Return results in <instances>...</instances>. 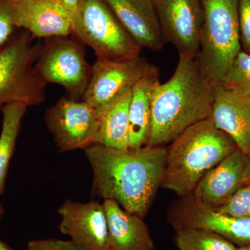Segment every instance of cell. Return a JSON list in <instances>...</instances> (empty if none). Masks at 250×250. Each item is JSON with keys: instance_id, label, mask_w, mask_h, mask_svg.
<instances>
[{"instance_id": "obj_1", "label": "cell", "mask_w": 250, "mask_h": 250, "mask_svg": "<svg viewBox=\"0 0 250 250\" xmlns=\"http://www.w3.org/2000/svg\"><path fill=\"white\" fill-rule=\"evenodd\" d=\"M84 152L93 170V193L144 218L161 187L167 148L116 149L95 143Z\"/></svg>"}, {"instance_id": "obj_2", "label": "cell", "mask_w": 250, "mask_h": 250, "mask_svg": "<svg viewBox=\"0 0 250 250\" xmlns=\"http://www.w3.org/2000/svg\"><path fill=\"white\" fill-rule=\"evenodd\" d=\"M214 88L197 58L179 56L170 80L158 82L153 90L152 129L147 146L171 143L188 128L209 119Z\"/></svg>"}, {"instance_id": "obj_3", "label": "cell", "mask_w": 250, "mask_h": 250, "mask_svg": "<svg viewBox=\"0 0 250 250\" xmlns=\"http://www.w3.org/2000/svg\"><path fill=\"white\" fill-rule=\"evenodd\" d=\"M238 149L226 133L211 120L192 125L167 148L161 187L186 197L208 171Z\"/></svg>"}, {"instance_id": "obj_4", "label": "cell", "mask_w": 250, "mask_h": 250, "mask_svg": "<svg viewBox=\"0 0 250 250\" xmlns=\"http://www.w3.org/2000/svg\"><path fill=\"white\" fill-rule=\"evenodd\" d=\"M240 0H202L204 23L197 60L213 84L226 75L241 50L238 8Z\"/></svg>"}, {"instance_id": "obj_5", "label": "cell", "mask_w": 250, "mask_h": 250, "mask_svg": "<svg viewBox=\"0 0 250 250\" xmlns=\"http://www.w3.org/2000/svg\"><path fill=\"white\" fill-rule=\"evenodd\" d=\"M71 35L93 49L98 59L129 60L142 50L104 0H79L71 14Z\"/></svg>"}, {"instance_id": "obj_6", "label": "cell", "mask_w": 250, "mask_h": 250, "mask_svg": "<svg viewBox=\"0 0 250 250\" xmlns=\"http://www.w3.org/2000/svg\"><path fill=\"white\" fill-rule=\"evenodd\" d=\"M41 45L22 29L0 47V108L16 103L38 106L45 101L46 84L35 70Z\"/></svg>"}, {"instance_id": "obj_7", "label": "cell", "mask_w": 250, "mask_h": 250, "mask_svg": "<svg viewBox=\"0 0 250 250\" xmlns=\"http://www.w3.org/2000/svg\"><path fill=\"white\" fill-rule=\"evenodd\" d=\"M35 70L46 85H61L75 100H82L92 73L83 45L69 36L45 39L39 49Z\"/></svg>"}, {"instance_id": "obj_8", "label": "cell", "mask_w": 250, "mask_h": 250, "mask_svg": "<svg viewBox=\"0 0 250 250\" xmlns=\"http://www.w3.org/2000/svg\"><path fill=\"white\" fill-rule=\"evenodd\" d=\"M152 65L141 56L125 61L97 59L82 100L91 105L100 119L133 90Z\"/></svg>"}, {"instance_id": "obj_9", "label": "cell", "mask_w": 250, "mask_h": 250, "mask_svg": "<svg viewBox=\"0 0 250 250\" xmlns=\"http://www.w3.org/2000/svg\"><path fill=\"white\" fill-rule=\"evenodd\" d=\"M45 121L61 152L85 149L96 143L100 118L84 100L62 97L47 109Z\"/></svg>"}, {"instance_id": "obj_10", "label": "cell", "mask_w": 250, "mask_h": 250, "mask_svg": "<svg viewBox=\"0 0 250 250\" xmlns=\"http://www.w3.org/2000/svg\"><path fill=\"white\" fill-rule=\"evenodd\" d=\"M166 42L179 56L196 58L204 23L202 0H152Z\"/></svg>"}, {"instance_id": "obj_11", "label": "cell", "mask_w": 250, "mask_h": 250, "mask_svg": "<svg viewBox=\"0 0 250 250\" xmlns=\"http://www.w3.org/2000/svg\"><path fill=\"white\" fill-rule=\"evenodd\" d=\"M167 219L174 229H204L218 233L239 247L250 245V218H238L202 208L190 195L181 197L170 206Z\"/></svg>"}, {"instance_id": "obj_12", "label": "cell", "mask_w": 250, "mask_h": 250, "mask_svg": "<svg viewBox=\"0 0 250 250\" xmlns=\"http://www.w3.org/2000/svg\"><path fill=\"white\" fill-rule=\"evenodd\" d=\"M59 230L82 250H108L107 220L103 204L66 200L58 208Z\"/></svg>"}, {"instance_id": "obj_13", "label": "cell", "mask_w": 250, "mask_h": 250, "mask_svg": "<svg viewBox=\"0 0 250 250\" xmlns=\"http://www.w3.org/2000/svg\"><path fill=\"white\" fill-rule=\"evenodd\" d=\"M250 158L239 150L231 153L202 177L190 194L202 208L218 210L247 183Z\"/></svg>"}, {"instance_id": "obj_14", "label": "cell", "mask_w": 250, "mask_h": 250, "mask_svg": "<svg viewBox=\"0 0 250 250\" xmlns=\"http://www.w3.org/2000/svg\"><path fill=\"white\" fill-rule=\"evenodd\" d=\"M16 29L36 39L71 35V14L59 0H12Z\"/></svg>"}, {"instance_id": "obj_15", "label": "cell", "mask_w": 250, "mask_h": 250, "mask_svg": "<svg viewBox=\"0 0 250 250\" xmlns=\"http://www.w3.org/2000/svg\"><path fill=\"white\" fill-rule=\"evenodd\" d=\"M210 119L233 140L243 154L250 158V96L215 84Z\"/></svg>"}, {"instance_id": "obj_16", "label": "cell", "mask_w": 250, "mask_h": 250, "mask_svg": "<svg viewBox=\"0 0 250 250\" xmlns=\"http://www.w3.org/2000/svg\"><path fill=\"white\" fill-rule=\"evenodd\" d=\"M135 42L159 52L166 43L152 0H104Z\"/></svg>"}, {"instance_id": "obj_17", "label": "cell", "mask_w": 250, "mask_h": 250, "mask_svg": "<svg viewBox=\"0 0 250 250\" xmlns=\"http://www.w3.org/2000/svg\"><path fill=\"white\" fill-rule=\"evenodd\" d=\"M103 205L107 220L108 250H155L143 218L126 211L113 200H104Z\"/></svg>"}, {"instance_id": "obj_18", "label": "cell", "mask_w": 250, "mask_h": 250, "mask_svg": "<svg viewBox=\"0 0 250 250\" xmlns=\"http://www.w3.org/2000/svg\"><path fill=\"white\" fill-rule=\"evenodd\" d=\"M159 70L152 65L135 85L129 109V147L146 146L152 129V96L159 82Z\"/></svg>"}, {"instance_id": "obj_19", "label": "cell", "mask_w": 250, "mask_h": 250, "mask_svg": "<svg viewBox=\"0 0 250 250\" xmlns=\"http://www.w3.org/2000/svg\"><path fill=\"white\" fill-rule=\"evenodd\" d=\"M131 94L132 90L100 118L97 144L116 149L129 147V109Z\"/></svg>"}, {"instance_id": "obj_20", "label": "cell", "mask_w": 250, "mask_h": 250, "mask_svg": "<svg viewBox=\"0 0 250 250\" xmlns=\"http://www.w3.org/2000/svg\"><path fill=\"white\" fill-rule=\"evenodd\" d=\"M29 106L24 103L8 104L1 108L2 126L0 134V195L5 190L10 161L16 148L22 118Z\"/></svg>"}, {"instance_id": "obj_21", "label": "cell", "mask_w": 250, "mask_h": 250, "mask_svg": "<svg viewBox=\"0 0 250 250\" xmlns=\"http://www.w3.org/2000/svg\"><path fill=\"white\" fill-rule=\"evenodd\" d=\"M174 230V244L179 250H236L233 243L209 230L197 228Z\"/></svg>"}, {"instance_id": "obj_22", "label": "cell", "mask_w": 250, "mask_h": 250, "mask_svg": "<svg viewBox=\"0 0 250 250\" xmlns=\"http://www.w3.org/2000/svg\"><path fill=\"white\" fill-rule=\"evenodd\" d=\"M219 84L226 89L250 96V54L240 51Z\"/></svg>"}, {"instance_id": "obj_23", "label": "cell", "mask_w": 250, "mask_h": 250, "mask_svg": "<svg viewBox=\"0 0 250 250\" xmlns=\"http://www.w3.org/2000/svg\"><path fill=\"white\" fill-rule=\"evenodd\" d=\"M218 211L231 216L250 218V182L241 188Z\"/></svg>"}, {"instance_id": "obj_24", "label": "cell", "mask_w": 250, "mask_h": 250, "mask_svg": "<svg viewBox=\"0 0 250 250\" xmlns=\"http://www.w3.org/2000/svg\"><path fill=\"white\" fill-rule=\"evenodd\" d=\"M13 19L12 0H0V47L16 33Z\"/></svg>"}, {"instance_id": "obj_25", "label": "cell", "mask_w": 250, "mask_h": 250, "mask_svg": "<svg viewBox=\"0 0 250 250\" xmlns=\"http://www.w3.org/2000/svg\"><path fill=\"white\" fill-rule=\"evenodd\" d=\"M238 21L241 50L250 54V0H240Z\"/></svg>"}, {"instance_id": "obj_26", "label": "cell", "mask_w": 250, "mask_h": 250, "mask_svg": "<svg viewBox=\"0 0 250 250\" xmlns=\"http://www.w3.org/2000/svg\"><path fill=\"white\" fill-rule=\"evenodd\" d=\"M27 250H82L73 241L60 239L34 240L27 244Z\"/></svg>"}, {"instance_id": "obj_27", "label": "cell", "mask_w": 250, "mask_h": 250, "mask_svg": "<svg viewBox=\"0 0 250 250\" xmlns=\"http://www.w3.org/2000/svg\"><path fill=\"white\" fill-rule=\"evenodd\" d=\"M59 1L71 14L76 9L79 2V0H59Z\"/></svg>"}, {"instance_id": "obj_28", "label": "cell", "mask_w": 250, "mask_h": 250, "mask_svg": "<svg viewBox=\"0 0 250 250\" xmlns=\"http://www.w3.org/2000/svg\"><path fill=\"white\" fill-rule=\"evenodd\" d=\"M0 250H14L11 247L0 240Z\"/></svg>"}, {"instance_id": "obj_29", "label": "cell", "mask_w": 250, "mask_h": 250, "mask_svg": "<svg viewBox=\"0 0 250 250\" xmlns=\"http://www.w3.org/2000/svg\"><path fill=\"white\" fill-rule=\"evenodd\" d=\"M246 180L247 183H249V182H250V162L249 166H248V170H247Z\"/></svg>"}, {"instance_id": "obj_30", "label": "cell", "mask_w": 250, "mask_h": 250, "mask_svg": "<svg viewBox=\"0 0 250 250\" xmlns=\"http://www.w3.org/2000/svg\"><path fill=\"white\" fill-rule=\"evenodd\" d=\"M236 250H250V245H247V246H240L239 248H237Z\"/></svg>"}, {"instance_id": "obj_31", "label": "cell", "mask_w": 250, "mask_h": 250, "mask_svg": "<svg viewBox=\"0 0 250 250\" xmlns=\"http://www.w3.org/2000/svg\"><path fill=\"white\" fill-rule=\"evenodd\" d=\"M4 213V208H3L2 205H1V202H0V221H1V218H2Z\"/></svg>"}]
</instances>
